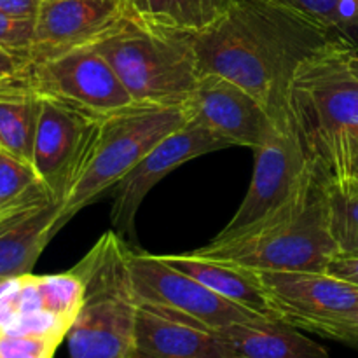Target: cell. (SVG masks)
Masks as SVG:
<instances>
[{
	"mask_svg": "<svg viewBox=\"0 0 358 358\" xmlns=\"http://www.w3.org/2000/svg\"><path fill=\"white\" fill-rule=\"evenodd\" d=\"M107 58L135 103L185 107L199 80L191 31L126 14L93 45Z\"/></svg>",
	"mask_w": 358,
	"mask_h": 358,
	"instance_id": "obj_4",
	"label": "cell"
},
{
	"mask_svg": "<svg viewBox=\"0 0 358 358\" xmlns=\"http://www.w3.org/2000/svg\"><path fill=\"white\" fill-rule=\"evenodd\" d=\"M62 338L52 336H0L2 358H52Z\"/></svg>",
	"mask_w": 358,
	"mask_h": 358,
	"instance_id": "obj_26",
	"label": "cell"
},
{
	"mask_svg": "<svg viewBox=\"0 0 358 358\" xmlns=\"http://www.w3.org/2000/svg\"><path fill=\"white\" fill-rule=\"evenodd\" d=\"M24 76L0 86V150L31 164L41 96Z\"/></svg>",
	"mask_w": 358,
	"mask_h": 358,
	"instance_id": "obj_19",
	"label": "cell"
},
{
	"mask_svg": "<svg viewBox=\"0 0 358 358\" xmlns=\"http://www.w3.org/2000/svg\"><path fill=\"white\" fill-rule=\"evenodd\" d=\"M313 334L324 336V338L334 339V341L339 343H345V345L358 350V311L352 313L350 317L318 325L313 331Z\"/></svg>",
	"mask_w": 358,
	"mask_h": 358,
	"instance_id": "obj_29",
	"label": "cell"
},
{
	"mask_svg": "<svg viewBox=\"0 0 358 358\" xmlns=\"http://www.w3.org/2000/svg\"><path fill=\"white\" fill-rule=\"evenodd\" d=\"M133 358H238L217 332L138 310Z\"/></svg>",
	"mask_w": 358,
	"mask_h": 358,
	"instance_id": "obj_16",
	"label": "cell"
},
{
	"mask_svg": "<svg viewBox=\"0 0 358 358\" xmlns=\"http://www.w3.org/2000/svg\"><path fill=\"white\" fill-rule=\"evenodd\" d=\"M358 52V0H283Z\"/></svg>",
	"mask_w": 358,
	"mask_h": 358,
	"instance_id": "obj_21",
	"label": "cell"
},
{
	"mask_svg": "<svg viewBox=\"0 0 358 358\" xmlns=\"http://www.w3.org/2000/svg\"><path fill=\"white\" fill-rule=\"evenodd\" d=\"M34 45V17L0 10V48L30 62Z\"/></svg>",
	"mask_w": 358,
	"mask_h": 358,
	"instance_id": "obj_25",
	"label": "cell"
},
{
	"mask_svg": "<svg viewBox=\"0 0 358 358\" xmlns=\"http://www.w3.org/2000/svg\"><path fill=\"white\" fill-rule=\"evenodd\" d=\"M16 315L17 310L14 301H0V336L6 332V329L9 327V324L14 320Z\"/></svg>",
	"mask_w": 358,
	"mask_h": 358,
	"instance_id": "obj_33",
	"label": "cell"
},
{
	"mask_svg": "<svg viewBox=\"0 0 358 358\" xmlns=\"http://www.w3.org/2000/svg\"><path fill=\"white\" fill-rule=\"evenodd\" d=\"M217 334L238 358H331L320 343L280 318L238 322Z\"/></svg>",
	"mask_w": 358,
	"mask_h": 358,
	"instance_id": "obj_17",
	"label": "cell"
},
{
	"mask_svg": "<svg viewBox=\"0 0 358 358\" xmlns=\"http://www.w3.org/2000/svg\"><path fill=\"white\" fill-rule=\"evenodd\" d=\"M185 107L192 119L212 129L231 147L255 150L276 128V117L254 94L213 73L199 77Z\"/></svg>",
	"mask_w": 358,
	"mask_h": 358,
	"instance_id": "obj_12",
	"label": "cell"
},
{
	"mask_svg": "<svg viewBox=\"0 0 358 358\" xmlns=\"http://www.w3.org/2000/svg\"><path fill=\"white\" fill-rule=\"evenodd\" d=\"M126 255L124 238L112 229L72 268L83 282L84 297L66 332L70 358H133L140 308Z\"/></svg>",
	"mask_w": 358,
	"mask_h": 358,
	"instance_id": "obj_3",
	"label": "cell"
},
{
	"mask_svg": "<svg viewBox=\"0 0 358 358\" xmlns=\"http://www.w3.org/2000/svg\"><path fill=\"white\" fill-rule=\"evenodd\" d=\"M325 201L338 255L358 257V180L327 171Z\"/></svg>",
	"mask_w": 358,
	"mask_h": 358,
	"instance_id": "obj_20",
	"label": "cell"
},
{
	"mask_svg": "<svg viewBox=\"0 0 358 358\" xmlns=\"http://www.w3.org/2000/svg\"><path fill=\"white\" fill-rule=\"evenodd\" d=\"M28 65H30L28 59L20 58L0 48V86L21 79L27 73Z\"/></svg>",
	"mask_w": 358,
	"mask_h": 358,
	"instance_id": "obj_30",
	"label": "cell"
},
{
	"mask_svg": "<svg viewBox=\"0 0 358 358\" xmlns=\"http://www.w3.org/2000/svg\"><path fill=\"white\" fill-rule=\"evenodd\" d=\"M255 164L250 187L227 226L215 240L231 238L278 212L301 187L313 168L306 150L285 115L276 119V128L254 150Z\"/></svg>",
	"mask_w": 358,
	"mask_h": 358,
	"instance_id": "obj_9",
	"label": "cell"
},
{
	"mask_svg": "<svg viewBox=\"0 0 358 358\" xmlns=\"http://www.w3.org/2000/svg\"><path fill=\"white\" fill-rule=\"evenodd\" d=\"M126 14L135 20L159 27H175L171 0H122Z\"/></svg>",
	"mask_w": 358,
	"mask_h": 358,
	"instance_id": "obj_28",
	"label": "cell"
},
{
	"mask_svg": "<svg viewBox=\"0 0 358 358\" xmlns=\"http://www.w3.org/2000/svg\"><path fill=\"white\" fill-rule=\"evenodd\" d=\"M126 16L122 0H42L30 63L94 45Z\"/></svg>",
	"mask_w": 358,
	"mask_h": 358,
	"instance_id": "obj_13",
	"label": "cell"
},
{
	"mask_svg": "<svg viewBox=\"0 0 358 358\" xmlns=\"http://www.w3.org/2000/svg\"><path fill=\"white\" fill-rule=\"evenodd\" d=\"M325 173L317 164L278 212L231 238H213L191 254L252 271L327 273L338 247L329 227Z\"/></svg>",
	"mask_w": 358,
	"mask_h": 358,
	"instance_id": "obj_2",
	"label": "cell"
},
{
	"mask_svg": "<svg viewBox=\"0 0 358 358\" xmlns=\"http://www.w3.org/2000/svg\"><path fill=\"white\" fill-rule=\"evenodd\" d=\"M63 199H42L14 215L0 229V282L30 275L55 234L65 226Z\"/></svg>",
	"mask_w": 358,
	"mask_h": 358,
	"instance_id": "obj_15",
	"label": "cell"
},
{
	"mask_svg": "<svg viewBox=\"0 0 358 358\" xmlns=\"http://www.w3.org/2000/svg\"><path fill=\"white\" fill-rule=\"evenodd\" d=\"M38 184L42 182L30 163L0 150V205L20 198Z\"/></svg>",
	"mask_w": 358,
	"mask_h": 358,
	"instance_id": "obj_24",
	"label": "cell"
},
{
	"mask_svg": "<svg viewBox=\"0 0 358 358\" xmlns=\"http://www.w3.org/2000/svg\"><path fill=\"white\" fill-rule=\"evenodd\" d=\"M352 52L334 48L308 59L287 91L285 117L311 163L324 170L343 133L358 124V76L350 66Z\"/></svg>",
	"mask_w": 358,
	"mask_h": 358,
	"instance_id": "obj_6",
	"label": "cell"
},
{
	"mask_svg": "<svg viewBox=\"0 0 358 358\" xmlns=\"http://www.w3.org/2000/svg\"><path fill=\"white\" fill-rule=\"evenodd\" d=\"M42 0H0V10L16 16L35 17Z\"/></svg>",
	"mask_w": 358,
	"mask_h": 358,
	"instance_id": "obj_32",
	"label": "cell"
},
{
	"mask_svg": "<svg viewBox=\"0 0 358 358\" xmlns=\"http://www.w3.org/2000/svg\"><path fill=\"white\" fill-rule=\"evenodd\" d=\"M24 77L41 98H51L91 119L136 105L107 58L93 45L30 63Z\"/></svg>",
	"mask_w": 358,
	"mask_h": 358,
	"instance_id": "obj_8",
	"label": "cell"
},
{
	"mask_svg": "<svg viewBox=\"0 0 358 358\" xmlns=\"http://www.w3.org/2000/svg\"><path fill=\"white\" fill-rule=\"evenodd\" d=\"M0 358H2V355H0Z\"/></svg>",
	"mask_w": 358,
	"mask_h": 358,
	"instance_id": "obj_35",
	"label": "cell"
},
{
	"mask_svg": "<svg viewBox=\"0 0 358 358\" xmlns=\"http://www.w3.org/2000/svg\"><path fill=\"white\" fill-rule=\"evenodd\" d=\"M231 3L233 0H171L175 27L196 34L219 20Z\"/></svg>",
	"mask_w": 358,
	"mask_h": 358,
	"instance_id": "obj_23",
	"label": "cell"
},
{
	"mask_svg": "<svg viewBox=\"0 0 358 358\" xmlns=\"http://www.w3.org/2000/svg\"><path fill=\"white\" fill-rule=\"evenodd\" d=\"M280 320L313 332L358 311V285L329 273L255 271Z\"/></svg>",
	"mask_w": 358,
	"mask_h": 358,
	"instance_id": "obj_11",
	"label": "cell"
},
{
	"mask_svg": "<svg viewBox=\"0 0 358 358\" xmlns=\"http://www.w3.org/2000/svg\"><path fill=\"white\" fill-rule=\"evenodd\" d=\"M94 121L59 101L41 98L31 166L56 198L63 199Z\"/></svg>",
	"mask_w": 358,
	"mask_h": 358,
	"instance_id": "obj_14",
	"label": "cell"
},
{
	"mask_svg": "<svg viewBox=\"0 0 358 358\" xmlns=\"http://www.w3.org/2000/svg\"><path fill=\"white\" fill-rule=\"evenodd\" d=\"M189 119L187 107L138 103L96 119L63 194L65 222L114 187L156 143Z\"/></svg>",
	"mask_w": 358,
	"mask_h": 358,
	"instance_id": "obj_5",
	"label": "cell"
},
{
	"mask_svg": "<svg viewBox=\"0 0 358 358\" xmlns=\"http://www.w3.org/2000/svg\"><path fill=\"white\" fill-rule=\"evenodd\" d=\"M37 285L41 290L42 310L72 325L84 297V285L79 276L72 269L62 275L37 276Z\"/></svg>",
	"mask_w": 358,
	"mask_h": 358,
	"instance_id": "obj_22",
	"label": "cell"
},
{
	"mask_svg": "<svg viewBox=\"0 0 358 358\" xmlns=\"http://www.w3.org/2000/svg\"><path fill=\"white\" fill-rule=\"evenodd\" d=\"M192 42L199 76L233 80L276 119L285 115L287 91L301 66L346 48L283 0H233L219 20L192 34Z\"/></svg>",
	"mask_w": 358,
	"mask_h": 358,
	"instance_id": "obj_1",
	"label": "cell"
},
{
	"mask_svg": "<svg viewBox=\"0 0 358 358\" xmlns=\"http://www.w3.org/2000/svg\"><path fill=\"white\" fill-rule=\"evenodd\" d=\"M350 66H352L353 72H355L358 76V52H355V51L350 55Z\"/></svg>",
	"mask_w": 358,
	"mask_h": 358,
	"instance_id": "obj_34",
	"label": "cell"
},
{
	"mask_svg": "<svg viewBox=\"0 0 358 358\" xmlns=\"http://www.w3.org/2000/svg\"><path fill=\"white\" fill-rule=\"evenodd\" d=\"M229 143L196 119L164 136L145 154L117 184L112 187L114 199L110 208L112 229L122 238H135L136 213L154 185L187 161L217 150L229 149Z\"/></svg>",
	"mask_w": 358,
	"mask_h": 358,
	"instance_id": "obj_10",
	"label": "cell"
},
{
	"mask_svg": "<svg viewBox=\"0 0 358 358\" xmlns=\"http://www.w3.org/2000/svg\"><path fill=\"white\" fill-rule=\"evenodd\" d=\"M164 261L173 268L180 269L185 275L192 276L219 294L224 299L231 301L234 304L247 308L254 313L266 318H278L275 308L269 303L264 289L257 278V273L252 269L240 268V266L227 264L222 261H213V259L199 257L191 254H175V255H161Z\"/></svg>",
	"mask_w": 358,
	"mask_h": 358,
	"instance_id": "obj_18",
	"label": "cell"
},
{
	"mask_svg": "<svg viewBox=\"0 0 358 358\" xmlns=\"http://www.w3.org/2000/svg\"><path fill=\"white\" fill-rule=\"evenodd\" d=\"M126 262L140 310L212 332L261 317L220 297L198 280L168 264L161 255L128 248Z\"/></svg>",
	"mask_w": 358,
	"mask_h": 358,
	"instance_id": "obj_7",
	"label": "cell"
},
{
	"mask_svg": "<svg viewBox=\"0 0 358 358\" xmlns=\"http://www.w3.org/2000/svg\"><path fill=\"white\" fill-rule=\"evenodd\" d=\"M325 170L332 175L358 180V124L343 133Z\"/></svg>",
	"mask_w": 358,
	"mask_h": 358,
	"instance_id": "obj_27",
	"label": "cell"
},
{
	"mask_svg": "<svg viewBox=\"0 0 358 358\" xmlns=\"http://www.w3.org/2000/svg\"><path fill=\"white\" fill-rule=\"evenodd\" d=\"M327 273L332 276L345 280V282L358 285V257H338L329 264Z\"/></svg>",
	"mask_w": 358,
	"mask_h": 358,
	"instance_id": "obj_31",
	"label": "cell"
}]
</instances>
